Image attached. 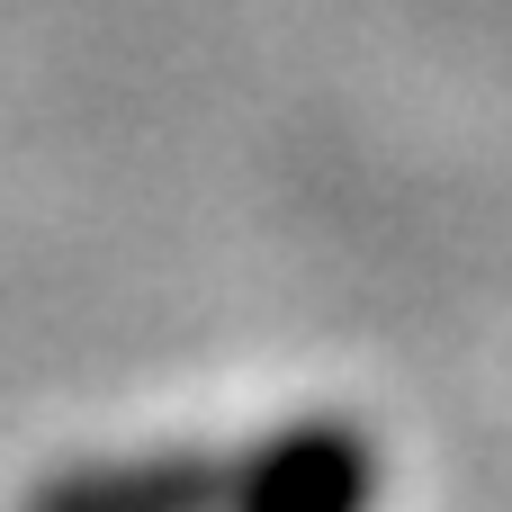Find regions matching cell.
<instances>
[{
	"instance_id": "cell-1",
	"label": "cell",
	"mask_w": 512,
	"mask_h": 512,
	"mask_svg": "<svg viewBox=\"0 0 512 512\" xmlns=\"http://www.w3.org/2000/svg\"><path fill=\"white\" fill-rule=\"evenodd\" d=\"M378 504V450L351 423H297L234 459L225 512H369Z\"/></svg>"
},
{
	"instance_id": "cell-2",
	"label": "cell",
	"mask_w": 512,
	"mask_h": 512,
	"mask_svg": "<svg viewBox=\"0 0 512 512\" xmlns=\"http://www.w3.org/2000/svg\"><path fill=\"white\" fill-rule=\"evenodd\" d=\"M225 504H234V459H207V450L72 468L27 495V512H225Z\"/></svg>"
}]
</instances>
